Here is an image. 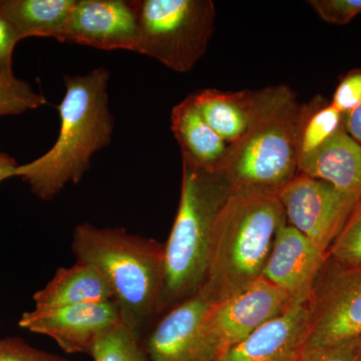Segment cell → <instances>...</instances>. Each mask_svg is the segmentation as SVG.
<instances>
[{"instance_id": "9c48e42d", "label": "cell", "mask_w": 361, "mask_h": 361, "mask_svg": "<svg viewBox=\"0 0 361 361\" xmlns=\"http://www.w3.org/2000/svg\"><path fill=\"white\" fill-rule=\"evenodd\" d=\"M334 264V269L316 284L305 349L327 348L361 338V266Z\"/></svg>"}, {"instance_id": "d4e9b609", "label": "cell", "mask_w": 361, "mask_h": 361, "mask_svg": "<svg viewBox=\"0 0 361 361\" xmlns=\"http://www.w3.org/2000/svg\"><path fill=\"white\" fill-rule=\"evenodd\" d=\"M361 104V71L353 70L344 75L337 85L330 104L344 116Z\"/></svg>"}, {"instance_id": "4fadbf2b", "label": "cell", "mask_w": 361, "mask_h": 361, "mask_svg": "<svg viewBox=\"0 0 361 361\" xmlns=\"http://www.w3.org/2000/svg\"><path fill=\"white\" fill-rule=\"evenodd\" d=\"M311 300L294 302L216 361H297L310 336Z\"/></svg>"}, {"instance_id": "8fae6325", "label": "cell", "mask_w": 361, "mask_h": 361, "mask_svg": "<svg viewBox=\"0 0 361 361\" xmlns=\"http://www.w3.org/2000/svg\"><path fill=\"white\" fill-rule=\"evenodd\" d=\"M139 16L135 0H75L63 42L102 51H135Z\"/></svg>"}, {"instance_id": "7402d4cb", "label": "cell", "mask_w": 361, "mask_h": 361, "mask_svg": "<svg viewBox=\"0 0 361 361\" xmlns=\"http://www.w3.org/2000/svg\"><path fill=\"white\" fill-rule=\"evenodd\" d=\"M47 104V99L35 92L30 82L16 75L0 77V118L21 115Z\"/></svg>"}, {"instance_id": "52a82bcc", "label": "cell", "mask_w": 361, "mask_h": 361, "mask_svg": "<svg viewBox=\"0 0 361 361\" xmlns=\"http://www.w3.org/2000/svg\"><path fill=\"white\" fill-rule=\"evenodd\" d=\"M293 303L290 296L260 278L245 290L213 304L199 329L197 361L217 360Z\"/></svg>"}, {"instance_id": "4dcf8cb0", "label": "cell", "mask_w": 361, "mask_h": 361, "mask_svg": "<svg viewBox=\"0 0 361 361\" xmlns=\"http://www.w3.org/2000/svg\"><path fill=\"white\" fill-rule=\"evenodd\" d=\"M360 341H361V338H360Z\"/></svg>"}, {"instance_id": "83f0119b", "label": "cell", "mask_w": 361, "mask_h": 361, "mask_svg": "<svg viewBox=\"0 0 361 361\" xmlns=\"http://www.w3.org/2000/svg\"><path fill=\"white\" fill-rule=\"evenodd\" d=\"M20 42L13 26L0 13V77H13V51Z\"/></svg>"}, {"instance_id": "7c38bea8", "label": "cell", "mask_w": 361, "mask_h": 361, "mask_svg": "<svg viewBox=\"0 0 361 361\" xmlns=\"http://www.w3.org/2000/svg\"><path fill=\"white\" fill-rule=\"evenodd\" d=\"M327 260V254L285 220L278 228L261 278L294 302H307Z\"/></svg>"}, {"instance_id": "d6986e66", "label": "cell", "mask_w": 361, "mask_h": 361, "mask_svg": "<svg viewBox=\"0 0 361 361\" xmlns=\"http://www.w3.org/2000/svg\"><path fill=\"white\" fill-rule=\"evenodd\" d=\"M75 0H0V13L20 40L45 37L63 42Z\"/></svg>"}, {"instance_id": "484cf974", "label": "cell", "mask_w": 361, "mask_h": 361, "mask_svg": "<svg viewBox=\"0 0 361 361\" xmlns=\"http://www.w3.org/2000/svg\"><path fill=\"white\" fill-rule=\"evenodd\" d=\"M0 361H68L61 356L32 348L20 338L0 341Z\"/></svg>"}, {"instance_id": "e0dca14e", "label": "cell", "mask_w": 361, "mask_h": 361, "mask_svg": "<svg viewBox=\"0 0 361 361\" xmlns=\"http://www.w3.org/2000/svg\"><path fill=\"white\" fill-rule=\"evenodd\" d=\"M35 308L45 310L66 306L113 301V293L104 275L94 266L78 262L61 267L44 288L33 295Z\"/></svg>"}, {"instance_id": "6da1fadb", "label": "cell", "mask_w": 361, "mask_h": 361, "mask_svg": "<svg viewBox=\"0 0 361 361\" xmlns=\"http://www.w3.org/2000/svg\"><path fill=\"white\" fill-rule=\"evenodd\" d=\"M110 73L97 68L87 75H66V92L58 106V139L44 155L18 165L16 177L42 201L78 184L89 171L92 156L110 145L115 118L109 104Z\"/></svg>"}, {"instance_id": "277c9868", "label": "cell", "mask_w": 361, "mask_h": 361, "mask_svg": "<svg viewBox=\"0 0 361 361\" xmlns=\"http://www.w3.org/2000/svg\"><path fill=\"white\" fill-rule=\"evenodd\" d=\"M301 104L279 85L259 90L257 111L244 137L230 145L222 174L232 192L277 195L298 174Z\"/></svg>"}, {"instance_id": "ffe728a7", "label": "cell", "mask_w": 361, "mask_h": 361, "mask_svg": "<svg viewBox=\"0 0 361 361\" xmlns=\"http://www.w3.org/2000/svg\"><path fill=\"white\" fill-rule=\"evenodd\" d=\"M344 127V116L322 96L301 104L297 127L299 159L314 152Z\"/></svg>"}, {"instance_id": "9a60e30c", "label": "cell", "mask_w": 361, "mask_h": 361, "mask_svg": "<svg viewBox=\"0 0 361 361\" xmlns=\"http://www.w3.org/2000/svg\"><path fill=\"white\" fill-rule=\"evenodd\" d=\"M298 174L324 180L361 200V144L343 127L322 147L299 159Z\"/></svg>"}, {"instance_id": "4316f807", "label": "cell", "mask_w": 361, "mask_h": 361, "mask_svg": "<svg viewBox=\"0 0 361 361\" xmlns=\"http://www.w3.org/2000/svg\"><path fill=\"white\" fill-rule=\"evenodd\" d=\"M297 361H361V341L357 339L327 348L305 349Z\"/></svg>"}, {"instance_id": "f1b7e54d", "label": "cell", "mask_w": 361, "mask_h": 361, "mask_svg": "<svg viewBox=\"0 0 361 361\" xmlns=\"http://www.w3.org/2000/svg\"><path fill=\"white\" fill-rule=\"evenodd\" d=\"M344 128L353 139L361 144V104L355 111L344 116Z\"/></svg>"}, {"instance_id": "ba28073f", "label": "cell", "mask_w": 361, "mask_h": 361, "mask_svg": "<svg viewBox=\"0 0 361 361\" xmlns=\"http://www.w3.org/2000/svg\"><path fill=\"white\" fill-rule=\"evenodd\" d=\"M287 223L329 255L360 199L324 180L297 174L278 194Z\"/></svg>"}, {"instance_id": "603a6c76", "label": "cell", "mask_w": 361, "mask_h": 361, "mask_svg": "<svg viewBox=\"0 0 361 361\" xmlns=\"http://www.w3.org/2000/svg\"><path fill=\"white\" fill-rule=\"evenodd\" d=\"M329 259L344 267L361 266V201L330 247Z\"/></svg>"}, {"instance_id": "cb8c5ba5", "label": "cell", "mask_w": 361, "mask_h": 361, "mask_svg": "<svg viewBox=\"0 0 361 361\" xmlns=\"http://www.w3.org/2000/svg\"><path fill=\"white\" fill-rule=\"evenodd\" d=\"M307 4L330 25H348L361 14V0H310Z\"/></svg>"}, {"instance_id": "ac0fdd59", "label": "cell", "mask_w": 361, "mask_h": 361, "mask_svg": "<svg viewBox=\"0 0 361 361\" xmlns=\"http://www.w3.org/2000/svg\"><path fill=\"white\" fill-rule=\"evenodd\" d=\"M204 120L227 144L240 141L257 111L259 90L222 92L201 90L190 94Z\"/></svg>"}, {"instance_id": "44dd1931", "label": "cell", "mask_w": 361, "mask_h": 361, "mask_svg": "<svg viewBox=\"0 0 361 361\" xmlns=\"http://www.w3.org/2000/svg\"><path fill=\"white\" fill-rule=\"evenodd\" d=\"M139 336L123 324L97 342L90 355L94 361H145Z\"/></svg>"}, {"instance_id": "30bf717a", "label": "cell", "mask_w": 361, "mask_h": 361, "mask_svg": "<svg viewBox=\"0 0 361 361\" xmlns=\"http://www.w3.org/2000/svg\"><path fill=\"white\" fill-rule=\"evenodd\" d=\"M21 329L51 337L66 353H90L97 341L122 324L114 301L26 311Z\"/></svg>"}, {"instance_id": "5b68a950", "label": "cell", "mask_w": 361, "mask_h": 361, "mask_svg": "<svg viewBox=\"0 0 361 361\" xmlns=\"http://www.w3.org/2000/svg\"><path fill=\"white\" fill-rule=\"evenodd\" d=\"M231 193L222 173L183 160L179 207L164 244V283L159 313L199 291L205 280L216 217Z\"/></svg>"}, {"instance_id": "3957f363", "label": "cell", "mask_w": 361, "mask_h": 361, "mask_svg": "<svg viewBox=\"0 0 361 361\" xmlns=\"http://www.w3.org/2000/svg\"><path fill=\"white\" fill-rule=\"evenodd\" d=\"M71 250L78 262L94 266L110 285L126 329L141 338L159 313L164 283V244L123 228L82 223L75 228Z\"/></svg>"}, {"instance_id": "2e32d148", "label": "cell", "mask_w": 361, "mask_h": 361, "mask_svg": "<svg viewBox=\"0 0 361 361\" xmlns=\"http://www.w3.org/2000/svg\"><path fill=\"white\" fill-rule=\"evenodd\" d=\"M171 129L182 151V159L195 167L222 173L230 145L208 125L188 96L173 109Z\"/></svg>"}, {"instance_id": "7a4b0ae2", "label": "cell", "mask_w": 361, "mask_h": 361, "mask_svg": "<svg viewBox=\"0 0 361 361\" xmlns=\"http://www.w3.org/2000/svg\"><path fill=\"white\" fill-rule=\"evenodd\" d=\"M285 220L277 195L231 191L216 217L205 280L199 289L209 302H221L260 279Z\"/></svg>"}, {"instance_id": "5bb4252c", "label": "cell", "mask_w": 361, "mask_h": 361, "mask_svg": "<svg viewBox=\"0 0 361 361\" xmlns=\"http://www.w3.org/2000/svg\"><path fill=\"white\" fill-rule=\"evenodd\" d=\"M211 305L198 291L169 310L149 334V361H197L199 329Z\"/></svg>"}, {"instance_id": "f546056e", "label": "cell", "mask_w": 361, "mask_h": 361, "mask_svg": "<svg viewBox=\"0 0 361 361\" xmlns=\"http://www.w3.org/2000/svg\"><path fill=\"white\" fill-rule=\"evenodd\" d=\"M20 164L8 154L0 151V185L4 180L16 177V169Z\"/></svg>"}, {"instance_id": "8992f818", "label": "cell", "mask_w": 361, "mask_h": 361, "mask_svg": "<svg viewBox=\"0 0 361 361\" xmlns=\"http://www.w3.org/2000/svg\"><path fill=\"white\" fill-rule=\"evenodd\" d=\"M139 40L135 52L184 73L203 58L212 39V0H137Z\"/></svg>"}]
</instances>
